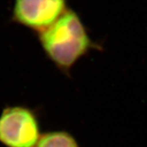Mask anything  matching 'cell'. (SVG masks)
<instances>
[{
    "instance_id": "cell-3",
    "label": "cell",
    "mask_w": 147,
    "mask_h": 147,
    "mask_svg": "<svg viewBox=\"0 0 147 147\" xmlns=\"http://www.w3.org/2000/svg\"><path fill=\"white\" fill-rule=\"evenodd\" d=\"M65 10V0H15L13 19L41 32L53 25Z\"/></svg>"
},
{
    "instance_id": "cell-1",
    "label": "cell",
    "mask_w": 147,
    "mask_h": 147,
    "mask_svg": "<svg viewBox=\"0 0 147 147\" xmlns=\"http://www.w3.org/2000/svg\"><path fill=\"white\" fill-rule=\"evenodd\" d=\"M39 38L47 56L64 69L70 68L92 46L82 21L71 10L65 11L53 25L40 32Z\"/></svg>"
},
{
    "instance_id": "cell-2",
    "label": "cell",
    "mask_w": 147,
    "mask_h": 147,
    "mask_svg": "<svg viewBox=\"0 0 147 147\" xmlns=\"http://www.w3.org/2000/svg\"><path fill=\"white\" fill-rule=\"evenodd\" d=\"M36 119L22 107L6 109L0 117V141L9 147H36L39 141Z\"/></svg>"
},
{
    "instance_id": "cell-4",
    "label": "cell",
    "mask_w": 147,
    "mask_h": 147,
    "mask_svg": "<svg viewBox=\"0 0 147 147\" xmlns=\"http://www.w3.org/2000/svg\"><path fill=\"white\" fill-rule=\"evenodd\" d=\"M36 147H79L76 141L67 132L55 131L42 136Z\"/></svg>"
}]
</instances>
